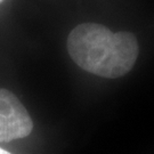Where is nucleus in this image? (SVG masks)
I'll return each instance as SVG.
<instances>
[{
  "mask_svg": "<svg viewBox=\"0 0 154 154\" xmlns=\"http://www.w3.org/2000/svg\"><path fill=\"white\" fill-rule=\"evenodd\" d=\"M72 60L82 70L103 78H120L130 71L138 56V42L130 32H112L100 24L83 23L67 39Z\"/></svg>",
  "mask_w": 154,
  "mask_h": 154,
  "instance_id": "1",
  "label": "nucleus"
},
{
  "mask_svg": "<svg viewBox=\"0 0 154 154\" xmlns=\"http://www.w3.org/2000/svg\"><path fill=\"white\" fill-rule=\"evenodd\" d=\"M32 128V119L18 98L9 90L0 89V142L26 137Z\"/></svg>",
  "mask_w": 154,
  "mask_h": 154,
  "instance_id": "2",
  "label": "nucleus"
},
{
  "mask_svg": "<svg viewBox=\"0 0 154 154\" xmlns=\"http://www.w3.org/2000/svg\"><path fill=\"white\" fill-rule=\"evenodd\" d=\"M0 154H11L9 152H7V151H5V149H0Z\"/></svg>",
  "mask_w": 154,
  "mask_h": 154,
  "instance_id": "3",
  "label": "nucleus"
},
{
  "mask_svg": "<svg viewBox=\"0 0 154 154\" xmlns=\"http://www.w3.org/2000/svg\"><path fill=\"white\" fill-rule=\"evenodd\" d=\"M2 1H4V0H0V2H2Z\"/></svg>",
  "mask_w": 154,
  "mask_h": 154,
  "instance_id": "4",
  "label": "nucleus"
}]
</instances>
